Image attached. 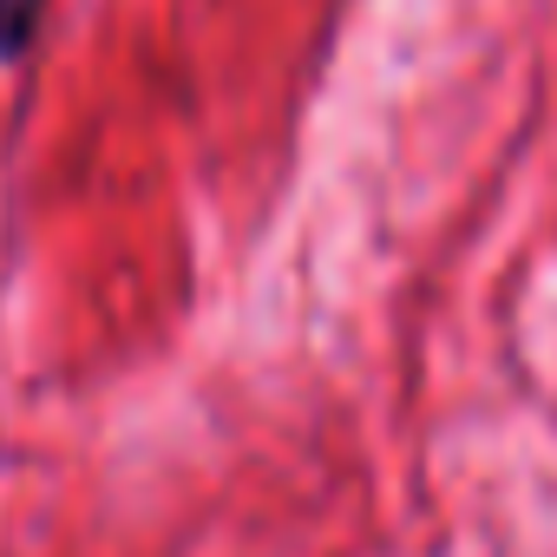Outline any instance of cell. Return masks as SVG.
<instances>
[{
    "instance_id": "obj_1",
    "label": "cell",
    "mask_w": 557,
    "mask_h": 557,
    "mask_svg": "<svg viewBox=\"0 0 557 557\" xmlns=\"http://www.w3.org/2000/svg\"><path fill=\"white\" fill-rule=\"evenodd\" d=\"M47 27V0H0V66H21Z\"/></svg>"
}]
</instances>
